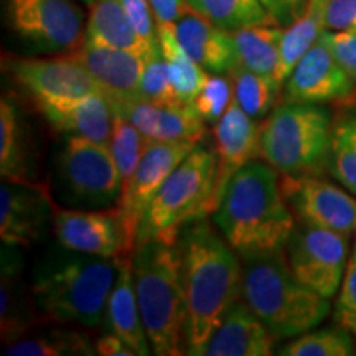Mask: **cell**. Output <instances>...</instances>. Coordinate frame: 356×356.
Listing matches in <instances>:
<instances>
[{
	"label": "cell",
	"mask_w": 356,
	"mask_h": 356,
	"mask_svg": "<svg viewBox=\"0 0 356 356\" xmlns=\"http://www.w3.org/2000/svg\"><path fill=\"white\" fill-rule=\"evenodd\" d=\"M178 246L186 297L185 350L204 356L211 335L241 297L243 261L207 218L190 221Z\"/></svg>",
	"instance_id": "1"
},
{
	"label": "cell",
	"mask_w": 356,
	"mask_h": 356,
	"mask_svg": "<svg viewBox=\"0 0 356 356\" xmlns=\"http://www.w3.org/2000/svg\"><path fill=\"white\" fill-rule=\"evenodd\" d=\"M213 221L241 257L284 249L296 228L279 172L266 160H251L231 178Z\"/></svg>",
	"instance_id": "2"
},
{
	"label": "cell",
	"mask_w": 356,
	"mask_h": 356,
	"mask_svg": "<svg viewBox=\"0 0 356 356\" xmlns=\"http://www.w3.org/2000/svg\"><path fill=\"white\" fill-rule=\"evenodd\" d=\"M119 273V257L61 248L35 267L32 292L43 322L99 327Z\"/></svg>",
	"instance_id": "3"
},
{
	"label": "cell",
	"mask_w": 356,
	"mask_h": 356,
	"mask_svg": "<svg viewBox=\"0 0 356 356\" xmlns=\"http://www.w3.org/2000/svg\"><path fill=\"white\" fill-rule=\"evenodd\" d=\"M132 273L142 323L154 355L185 353L186 297L178 243H137Z\"/></svg>",
	"instance_id": "4"
},
{
	"label": "cell",
	"mask_w": 356,
	"mask_h": 356,
	"mask_svg": "<svg viewBox=\"0 0 356 356\" xmlns=\"http://www.w3.org/2000/svg\"><path fill=\"white\" fill-rule=\"evenodd\" d=\"M241 299L275 338L299 337L318 327L330 312V299L297 280L284 249L241 257Z\"/></svg>",
	"instance_id": "5"
},
{
	"label": "cell",
	"mask_w": 356,
	"mask_h": 356,
	"mask_svg": "<svg viewBox=\"0 0 356 356\" xmlns=\"http://www.w3.org/2000/svg\"><path fill=\"white\" fill-rule=\"evenodd\" d=\"M333 115L323 104H280L261 126V157L284 177L328 170Z\"/></svg>",
	"instance_id": "6"
},
{
	"label": "cell",
	"mask_w": 356,
	"mask_h": 356,
	"mask_svg": "<svg viewBox=\"0 0 356 356\" xmlns=\"http://www.w3.org/2000/svg\"><path fill=\"white\" fill-rule=\"evenodd\" d=\"M215 175L216 154L197 144L150 200L142 216L137 243L150 239L178 243L181 229L190 221L204 218Z\"/></svg>",
	"instance_id": "7"
},
{
	"label": "cell",
	"mask_w": 356,
	"mask_h": 356,
	"mask_svg": "<svg viewBox=\"0 0 356 356\" xmlns=\"http://www.w3.org/2000/svg\"><path fill=\"white\" fill-rule=\"evenodd\" d=\"M55 168L58 193L81 210H101L121 197V175L108 144L68 136Z\"/></svg>",
	"instance_id": "8"
},
{
	"label": "cell",
	"mask_w": 356,
	"mask_h": 356,
	"mask_svg": "<svg viewBox=\"0 0 356 356\" xmlns=\"http://www.w3.org/2000/svg\"><path fill=\"white\" fill-rule=\"evenodd\" d=\"M7 22L40 51L73 53L86 40L84 13L73 0H7Z\"/></svg>",
	"instance_id": "9"
},
{
	"label": "cell",
	"mask_w": 356,
	"mask_h": 356,
	"mask_svg": "<svg viewBox=\"0 0 356 356\" xmlns=\"http://www.w3.org/2000/svg\"><path fill=\"white\" fill-rule=\"evenodd\" d=\"M292 274L322 297L332 299L348 266V236L300 222L286 244Z\"/></svg>",
	"instance_id": "10"
},
{
	"label": "cell",
	"mask_w": 356,
	"mask_h": 356,
	"mask_svg": "<svg viewBox=\"0 0 356 356\" xmlns=\"http://www.w3.org/2000/svg\"><path fill=\"white\" fill-rule=\"evenodd\" d=\"M198 142L170 140L150 142L145 149L139 167L134 173L131 184L122 191L115 203L124 236H126L127 254H132L137 243V233L145 208L155 197L167 177L180 165L181 160L197 147Z\"/></svg>",
	"instance_id": "11"
},
{
	"label": "cell",
	"mask_w": 356,
	"mask_h": 356,
	"mask_svg": "<svg viewBox=\"0 0 356 356\" xmlns=\"http://www.w3.org/2000/svg\"><path fill=\"white\" fill-rule=\"evenodd\" d=\"M286 101L356 106V84L333 55L327 32L302 56L286 79Z\"/></svg>",
	"instance_id": "12"
},
{
	"label": "cell",
	"mask_w": 356,
	"mask_h": 356,
	"mask_svg": "<svg viewBox=\"0 0 356 356\" xmlns=\"http://www.w3.org/2000/svg\"><path fill=\"white\" fill-rule=\"evenodd\" d=\"M8 73L32 95L37 104H55L99 92L95 78L70 53L56 58H17Z\"/></svg>",
	"instance_id": "13"
},
{
	"label": "cell",
	"mask_w": 356,
	"mask_h": 356,
	"mask_svg": "<svg viewBox=\"0 0 356 356\" xmlns=\"http://www.w3.org/2000/svg\"><path fill=\"white\" fill-rule=\"evenodd\" d=\"M293 216L300 222L348 236L356 228V200L318 177L280 178Z\"/></svg>",
	"instance_id": "14"
},
{
	"label": "cell",
	"mask_w": 356,
	"mask_h": 356,
	"mask_svg": "<svg viewBox=\"0 0 356 356\" xmlns=\"http://www.w3.org/2000/svg\"><path fill=\"white\" fill-rule=\"evenodd\" d=\"M216 154V175L211 197L204 207V218L220 207L231 178L251 160L261 157V127L239 108L236 99L213 127Z\"/></svg>",
	"instance_id": "15"
},
{
	"label": "cell",
	"mask_w": 356,
	"mask_h": 356,
	"mask_svg": "<svg viewBox=\"0 0 356 356\" xmlns=\"http://www.w3.org/2000/svg\"><path fill=\"white\" fill-rule=\"evenodd\" d=\"M56 204L37 181L3 180L0 186V238L7 246H30L53 222Z\"/></svg>",
	"instance_id": "16"
},
{
	"label": "cell",
	"mask_w": 356,
	"mask_h": 356,
	"mask_svg": "<svg viewBox=\"0 0 356 356\" xmlns=\"http://www.w3.org/2000/svg\"><path fill=\"white\" fill-rule=\"evenodd\" d=\"M53 233L60 248L84 254L121 257L127 254L126 236L114 210H61L55 207Z\"/></svg>",
	"instance_id": "17"
},
{
	"label": "cell",
	"mask_w": 356,
	"mask_h": 356,
	"mask_svg": "<svg viewBox=\"0 0 356 356\" xmlns=\"http://www.w3.org/2000/svg\"><path fill=\"white\" fill-rule=\"evenodd\" d=\"M70 55L95 78L111 108L140 99V81L147 56L118 48L97 47L86 40Z\"/></svg>",
	"instance_id": "18"
},
{
	"label": "cell",
	"mask_w": 356,
	"mask_h": 356,
	"mask_svg": "<svg viewBox=\"0 0 356 356\" xmlns=\"http://www.w3.org/2000/svg\"><path fill=\"white\" fill-rule=\"evenodd\" d=\"M113 113L131 121L150 142H200L207 132L202 115L190 102L160 106L136 99L115 106Z\"/></svg>",
	"instance_id": "19"
},
{
	"label": "cell",
	"mask_w": 356,
	"mask_h": 356,
	"mask_svg": "<svg viewBox=\"0 0 356 356\" xmlns=\"http://www.w3.org/2000/svg\"><path fill=\"white\" fill-rule=\"evenodd\" d=\"M43 323L32 286L26 287L22 277V259L15 246H2L0 273V328L2 341L10 345L25 337L35 325Z\"/></svg>",
	"instance_id": "20"
},
{
	"label": "cell",
	"mask_w": 356,
	"mask_h": 356,
	"mask_svg": "<svg viewBox=\"0 0 356 356\" xmlns=\"http://www.w3.org/2000/svg\"><path fill=\"white\" fill-rule=\"evenodd\" d=\"M173 25L178 42L202 68L222 74L238 66L233 33L213 24L190 6Z\"/></svg>",
	"instance_id": "21"
},
{
	"label": "cell",
	"mask_w": 356,
	"mask_h": 356,
	"mask_svg": "<svg viewBox=\"0 0 356 356\" xmlns=\"http://www.w3.org/2000/svg\"><path fill=\"white\" fill-rule=\"evenodd\" d=\"M275 338L243 299L231 307L213 333L204 356H269Z\"/></svg>",
	"instance_id": "22"
},
{
	"label": "cell",
	"mask_w": 356,
	"mask_h": 356,
	"mask_svg": "<svg viewBox=\"0 0 356 356\" xmlns=\"http://www.w3.org/2000/svg\"><path fill=\"white\" fill-rule=\"evenodd\" d=\"M37 106L40 113L50 121L56 131L109 145L113 136L114 113L108 97L101 91L79 99L55 102V104L43 102Z\"/></svg>",
	"instance_id": "23"
},
{
	"label": "cell",
	"mask_w": 356,
	"mask_h": 356,
	"mask_svg": "<svg viewBox=\"0 0 356 356\" xmlns=\"http://www.w3.org/2000/svg\"><path fill=\"white\" fill-rule=\"evenodd\" d=\"M102 323L106 330L121 337L136 351V355L149 356L152 353L142 323L136 286H134L132 254L119 257V273L109 293Z\"/></svg>",
	"instance_id": "24"
},
{
	"label": "cell",
	"mask_w": 356,
	"mask_h": 356,
	"mask_svg": "<svg viewBox=\"0 0 356 356\" xmlns=\"http://www.w3.org/2000/svg\"><path fill=\"white\" fill-rule=\"evenodd\" d=\"M86 42L147 56L150 48L134 29L121 0H95L86 20Z\"/></svg>",
	"instance_id": "25"
},
{
	"label": "cell",
	"mask_w": 356,
	"mask_h": 356,
	"mask_svg": "<svg viewBox=\"0 0 356 356\" xmlns=\"http://www.w3.org/2000/svg\"><path fill=\"white\" fill-rule=\"evenodd\" d=\"M328 3L330 0H307L296 20L284 30L279 65L274 74L279 84L286 81L302 56L327 32Z\"/></svg>",
	"instance_id": "26"
},
{
	"label": "cell",
	"mask_w": 356,
	"mask_h": 356,
	"mask_svg": "<svg viewBox=\"0 0 356 356\" xmlns=\"http://www.w3.org/2000/svg\"><path fill=\"white\" fill-rule=\"evenodd\" d=\"M0 173L3 180L32 184V152L29 132L15 102L0 101Z\"/></svg>",
	"instance_id": "27"
},
{
	"label": "cell",
	"mask_w": 356,
	"mask_h": 356,
	"mask_svg": "<svg viewBox=\"0 0 356 356\" xmlns=\"http://www.w3.org/2000/svg\"><path fill=\"white\" fill-rule=\"evenodd\" d=\"M233 33L238 66L274 78L280 58L284 30L277 24L252 25Z\"/></svg>",
	"instance_id": "28"
},
{
	"label": "cell",
	"mask_w": 356,
	"mask_h": 356,
	"mask_svg": "<svg viewBox=\"0 0 356 356\" xmlns=\"http://www.w3.org/2000/svg\"><path fill=\"white\" fill-rule=\"evenodd\" d=\"M157 33L173 91L178 101L191 102L207 81V70L202 68L178 42L175 25L157 22Z\"/></svg>",
	"instance_id": "29"
},
{
	"label": "cell",
	"mask_w": 356,
	"mask_h": 356,
	"mask_svg": "<svg viewBox=\"0 0 356 356\" xmlns=\"http://www.w3.org/2000/svg\"><path fill=\"white\" fill-rule=\"evenodd\" d=\"M328 172L356 195V106L341 108L333 121Z\"/></svg>",
	"instance_id": "30"
},
{
	"label": "cell",
	"mask_w": 356,
	"mask_h": 356,
	"mask_svg": "<svg viewBox=\"0 0 356 356\" xmlns=\"http://www.w3.org/2000/svg\"><path fill=\"white\" fill-rule=\"evenodd\" d=\"M188 6L228 32L252 25L275 24L259 0H185Z\"/></svg>",
	"instance_id": "31"
},
{
	"label": "cell",
	"mask_w": 356,
	"mask_h": 356,
	"mask_svg": "<svg viewBox=\"0 0 356 356\" xmlns=\"http://www.w3.org/2000/svg\"><path fill=\"white\" fill-rule=\"evenodd\" d=\"M228 76L233 83L236 102L252 119L264 118L279 99L282 84H279L274 78L257 74L241 66L231 70Z\"/></svg>",
	"instance_id": "32"
},
{
	"label": "cell",
	"mask_w": 356,
	"mask_h": 356,
	"mask_svg": "<svg viewBox=\"0 0 356 356\" xmlns=\"http://www.w3.org/2000/svg\"><path fill=\"white\" fill-rule=\"evenodd\" d=\"M91 341L86 335L71 330H51L43 335L24 338L7 345V356H68L95 355Z\"/></svg>",
	"instance_id": "33"
},
{
	"label": "cell",
	"mask_w": 356,
	"mask_h": 356,
	"mask_svg": "<svg viewBox=\"0 0 356 356\" xmlns=\"http://www.w3.org/2000/svg\"><path fill=\"white\" fill-rule=\"evenodd\" d=\"M149 144L150 140L131 121L114 114V126L113 136H111L109 140V149L114 155L115 163H118L122 191L131 184L134 173L139 167Z\"/></svg>",
	"instance_id": "34"
},
{
	"label": "cell",
	"mask_w": 356,
	"mask_h": 356,
	"mask_svg": "<svg viewBox=\"0 0 356 356\" xmlns=\"http://www.w3.org/2000/svg\"><path fill=\"white\" fill-rule=\"evenodd\" d=\"M355 351L353 338L346 328H325L307 332L284 345L279 355L284 356H348Z\"/></svg>",
	"instance_id": "35"
},
{
	"label": "cell",
	"mask_w": 356,
	"mask_h": 356,
	"mask_svg": "<svg viewBox=\"0 0 356 356\" xmlns=\"http://www.w3.org/2000/svg\"><path fill=\"white\" fill-rule=\"evenodd\" d=\"M140 99L154 102V104H177L178 97L173 91L165 58L162 55L159 40L150 48L145 58V68L140 81Z\"/></svg>",
	"instance_id": "36"
},
{
	"label": "cell",
	"mask_w": 356,
	"mask_h": 356,
	"mask_svg": "<svg viewBox=\"0 0 356 356\" xmlns=\"http://www.w3.org/2000/svg\"><path fill=\"white\" fill-rule=\"evenodd\" d=\"M234 101V89L231 78L221 74H208L202 91L190 102L195 111L202 115L204 122L216 124L225 115L226 111Z\"/></svg>",
	"instance_id": "37"
},
{
	"label": "cell",
	"mask_w": 356,
	"mask_h": 356,
	"mask_svg": "<svg viewBox=\"0 0 356 356\" xmlns=\"http://www.w3.org/2000/svg\"><path fill=\"white\" fill-rule=\"evenodd\" d=\"M335 320L340 327L356 337V244L351 251L340 296L335 305Z\"/></svg>",
	"instance_id": "38"
},
{
	"label": "cell",
	"mask_w": 356,
	"mask_h": 356,
	"mask_svg": "<svg viewBox=\"0 0 356 356\" xmlns=\"http://www.w3.org/2000/svg\"><path fill=\"white\" fill-rule=\"evenodd\" d=\"M327 37L337 61L356 84V32H327Z\"/></svg>",
	"instance_id": "39"
},
{
	"label": "cell",
	"mask_w": 356,
	"mask_h": 356,
	"mask_svg": "<svg viewBox=\"0 0 356 356\" xmlns=\"http://www.w3.org/2000/svg\"><path fill=\"white\" fill-rule=\"evenodd\" d=\"M327 30L356 32V0H330L327 10Z\"/></svg>",
	"instance_id": "40"
},
{
	"label": "cell",
	"mask_w": 356,
	"mask_h": 356,
	"mask_svg": "<svg viewBox=\"0 0 356 356\" xmlns=\"http://www.w3.org/2000/svg\"><path fill=\"white\" fill-rule=\"evenodd\" d=\"M259 2L270 13L275 24L280 26L291 25L296 20V17L299 15V7L292 0H259Z\"/></svg>",
	"instance_id": "41"
},
{
	"label": "cell",
	"mask_w": 356,
	"mask_h": 356,
	"mask_svg": "<svg viewBox=\"0 0 356 356\" xmlns=\"http://www.w3.org/2000/svg\"><path fill=\"white\" fill-rule=\"evenodd\" d=\"M96 353L101 356H137L131 346L113 332L104 333L96 341Z\"/></svg>",
	"instance_id": "42"
},
{
	"label": "cell",
	"mask_w": 356,
	"mask_h": 356,
	"mask_svg": "<svg viewBox=\"0 0 356 356\" xmlns=\"http://www.w3.org/2000/svg\"><path fill=\"white\" fill-rule=\"evenodd\" d=\"M149 2L154 8L155 19L163 24H175L188 6L185 0H149Z\"/></svg>",
	"instance_id": "43"
},
{
	"label": "cell",
	"mask_w": 356,
	"mask_h": 356,
	"mask_svg": "<svg viewBox=\"0 0 356 356\" xmlns=\"http://www.w3.org/2000/svg\"><path fill=\"white\" fill-rule=\"evenodd\" d=\"M81 2H84V3H88V6H91L92 2H95V0H81Z\"/></svg>",
	"instance_id": "44"
},
{
	"label": "cell",
	"mask_w": 356,
	"mask_h": 356,
	"mask_svg": "<svg viewBox=\"0 0 356 356\" xmlns=\"http://www.w3.org/2000/svg\"><path fill=\"white\" fill-rule=\"evenodd\" d=\"M292 2H293V3H296V6H297V7H299V6H300V2H302V0H292Z\"/></svg>",
	"instance_id": "45"
},
{
	"label": "cell",
	"mask_w": 356,
	"mask_h": 356,
	"mask_svg": "<svg viewBox=\"0 0 356 356\" xmlns=\"http://www.w3.org/2000/svg\"><path fill=\"white\" fill-rule=\"evenodd\" d=\"M355 233H356V228H355Z\"/></svg>",
	"instance_id": "46"
}]
</instances>
